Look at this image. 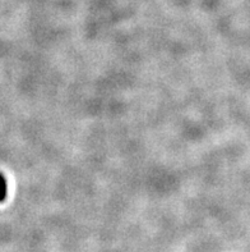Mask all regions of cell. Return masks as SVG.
Here are the masks:
<instances>
[{"mask_svg": "<svg viewBox=\"0 0 250 252\" xmlns=\"http://www.w3.org/2000/svg\"><path fill=\"white\" fill-rule=\"evenodd\" d=\"M6 198V181L0 174V202H3Z\"/></svg>", "mask_w": 250, "mask_h": 252, "instance_id": "obj_1", "label": "cell"}]
</instances>
